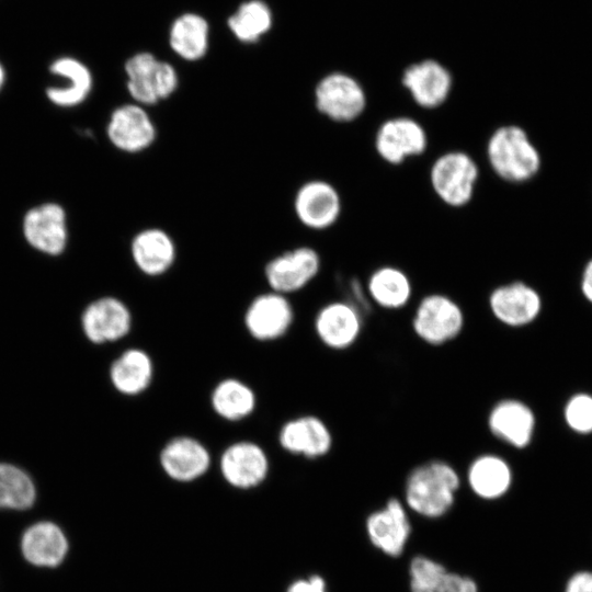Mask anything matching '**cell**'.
Masks as SVG:
<instances>
[{
	"instance_id": "15",
	"label": "cell",
	"mask_w": 592,
	"mask_h": 592,
	"mask_svg": "<svg viewBox=\"0 0 592 592\" xmlns=\"http://www.w3.org/2000/svg\"><path fill=\"white\" fill-rule=\"evenodd\" d=\"M362 325V311L351 301H331L315 318L317 337L332 350L352 346L361 334Z\"/></svg>"
},
{
	"instance_id": "28",
	"label": "cell",
	"mask_w": 592,
	"mask_h": 592,
	"mask_svg": "<svg viewBox=\"0 0 592 592\" xmlns=\"http://www.w3.org/2000/svg\"><path fill=\"white\" fill-rule=\"evenodd\" d=\"M169 42L172 50L184 60L203 58L208 48L206 20L194 13L179 16L171 26Z\"/></svg>"
},
{
	"instance_id": "10",
	"label": "cell",
	"mask_w": 592,
	"mask_h": 592,
	"mask_svg": "<svg viewBox=\"0 0 592 592\" xmlns=\"http://www.w3.org/2000/svg\"><path fill=\"white\" fill-rule=\"evenodd\" d=\"M106 135L116 149L126 153H140L155 144L158 130L147 107L130 102L112 111Z\"/></svg>"
},
{
	"instance_id": "4",
	"label": "cell",
	"mask_w": 592,
	"mask_h": 592,
	"mask_svg": "<svg viewBox=\"0 0 592 592\" xmlns=\"http://www.w3.org/2000/svg\"><path fill=\"white\" fill-rule=\"evenodd\" d=\"M125 73L133 102L147 109L168 100L179 87L175 68L147 52L133 55L125 64Z\"/></svg>"
},
{
	"instance_id": "22",
	"label": "cell",
	"mask_w": 592,
	"mask_h": 592,
	"mask_svg": "<svg viewBox=\"0 0 592 592\" xmlns=\"http://www.w3.org/2000/svg\"><path fill=\"white\" fill-rule=\"evenodd\" d=\"M366 527L373 545L392 557L402 553L411 530L406 511L397 499H390L384 509L371 514Z\"/></svg>"
},
{
	"instance_id": "18",
	"label": "cell",
	"mask_w": 592,
	"mask_h": 592,
	"mask_svg": "<svg viewBox=\"0 0 592 592\" xmlns=\"http://www.w3.org/2000/svg\"><path fill=\"white\" fill-rule=\"evenodd\" d=\"M177 253L174 239L159 227L144 228L130 241L133 262L147 276L166 274L175 263Z\"/></svg>"
},
{
	"instance_id": "25",
	"label": "cell",
	"mask_w": 592,
	"mask_h": 592,
	"mask_svg": "<svg viewBox=\"0 0 592 592\" xmlns=\"http://www.w3.org/2000/svg\"><path fill=\"white\" fill-rule=\"evenodd\" d=\"M50 71L67 80L62 87L46 90L49 101L61 107L82 103L91 92L93 80L89 68L72 57H60L50 65Z\"/></svg>"
},
{
	"instance_id": "11",
	"label": "cell",
	"mask_w": 592,
	"mask_h": 592,
	"mask_svg": "<svg viewBox=\"0 0 592 592\" xmlns=\"http://www.w3.org/2000/svg\"><path fill=\"white\" fill-rule=\"evenodd\" d=\"M493 317L504 326L525 327L537 319L543 301L539 293L530 284L513 281L497 286L488 297Z\"/></svg>"
},
{
	"instance_id": "32",
	"label": "cell",
	"mask_w": 592,
	"mask_h": 592,
	"mask_svg": "<svg viewBox=\"0 0 592 592\" xmlns=\"http://www.w3.org/2000/svg\"><path fill=\"white\" fill-rule=\"evenodd\" d=\"M446 573L442 565L429 558H413L410 563L411 592H436Z\"/></svg>"
},
{
	"instance_id": "36",
	"label": "cell",
	"mask_w": 592,
	"mask_h": 592,
	"mask_svg": "<svg viewBox=\"0 0 592 592\" xmlns=\"http://www.w3.org/2000/svg\"><path fill=\"white\" fill-rule=\"evenodd\" d=\"M566 592H592V572H578L567 583Z\"/></svg>"
},
{
	"instance_id": "16",
	"label": "cell",
	"mask_w": 592,
	"mask_h": 592,
	"mask_svg": "<svg viewBox=\"0 0 592 592\" xmlns=\"http://www.w3.org/2000/svg\"><path fill=\"white\" fill-rule=\"evenodd\" d=\"M23 234L36 250L50 255L60 254L68 239L64 208L46 203L30 209L23 219Z\"/></svg>"
},
{
	"instance_id": "21",
	"label": "cell",
	"mask_w": 592,
	"mask_h": 592,
	"mask_svg": "<svg viewBox=\"0 0 592 592\" xmlns=\"http://www.w3.org/2000/svg\"><path fill=\"white\" fill-rule=\"evenodd\" d=\"M160 465L164 473L178 481H192L203 476L209 465L208 449L191 436H177L166 443L160 452Z\"/></svg>"
},
{
	"instance_id": "31",
	"label": "cell",
	"mask_w": 592,
	"mask_h": 592,
	"mask_svg": "<svg viewBox=\"0 0 592 592\" xmlns=\"http://www.w3.org/2000/svg\"><path fill=\"white\" fill-rule=\"evenodd\" d=\"M35 487L22 469L0 464V509L25 510L35 501Z\"/></svg>"
},
{
	"instance_id": "2",
	"label": "cell",
	"mask_w": 592,
	"mask_h": 592,
	"mask_svg": "<svg viewBox=\"0 0 592 592\" xmlns=\"http://www.w3.org/2000/svg\"><path fill=\"white\" fill-rule=\"evenodd\" d=\"M460 480L448 463L431 460L410 473L406 481V501L417 513L439 517L453 505Z\"/></svg>"
},
{
	"instance_id": "26",
	"label": "cell",
	"mask_w": 592,
	"mask_h": 592,
	"mask_svg": "<svg viewBox=\"0 0 592 592\" xmlns=\"http://www.w3.org/2000/svg\"><path fill=\"white\" fill-rule=\"evenodd\" d=\"M467 480L478 497L492 500L502 497L512 482L509 463L496 454H482L468 467Z\"/></svg>"
},
{
	"instance_id": "3",
	"label": "cell",
	"mask_w": 592,
	"mask_h": 592,
	"mask_svg": "<svg viewBox=\"0 0 592 592\" xmlns=\"http://www.w3.org/2000/svg\"><path fill=\"white\" fill-rule=\"evenodd\" d=\"M480 169L465 150L452 149L439 155L429 169V182L434 195L446 206L462 208L474 198Z\"/></svg>"
},
{
	"instance_id": "1",
	"label": "cell",
	"mask_w": 592,
	"mask_h": 592,
	"mask_svg": "<svg viewBox=\"0 0 592 592\" xmlns=\"http://www.w3.org/2000/svg\"><path fill=\"white\" fill-rule=\"evenodd\" d=\"M485 152L490 170L506 183L528 182L542 168L538 148L517 124H503L494 128L487 138Z\"/></svg>"
},
{
	"instance_id": "5",
	"label": "cell",
	"mask_w": 592,
	"mask_h": 592,
	"mask_svg": "<svg viewBox=\"0 0 592 592\" xmlns=\"http://www.w3.org/2000/svg\"><path fill=\"white\" fill-rule=\"evenodd\" d=\"M314 103L316 110L329 121L350 124L364 114L368 101L366 91L354 77L335 71L317 82Z\"/></svg>"
},
{
	"instance_id": "27",
	"label": "cell",
	"mask_w": 592,
	"mask_h": 592,
	"mask_svg": "<svg viewBox=\"0 0 592 592\" xmlns=\"http://www.w3.org/2000/svg\"><path fill=\"white\" fill-rule=\"evenodd\" d=\"M151 357L140 349L123 352L112 364L110 377L113 386L126 396L144 392L152 382Z\"/></svg>"
},
{
	"instance_id": "20",
	"label": "cell",
	"mask_w": 592,
	"mask_h": 592,
	"mask_svg": "<svg viewBox=\"0 0 592 592\" xmlns=\"http://www.w3.org/2000/svg\"><path fill=\"white\" fill-rule=\"evenodd\" d=\"M283 449L307 458H318L332 447V434L328 425L316 415H303L287 421L278 433Z\"/></svg>"
},
{
	"instance_id": "7",
	"label": "cell",
	"mask_w": 592,
	"mask_h": 592,
	"mask_svg": "<svg viewBox=\"0 0 592 592\" xmlns=\"http://www.w3.org/2000/svg\"><path fill=\"white\" fill-rule=\"evenodd\" d=\"M465 323L460 306L441 293L425 295L417 305L412 329L418 338L430 345H443L456 339Z\"/></svg>"
},
{
	"instance_id": "19",
	"label": "cell",
	"mask_w": 592,
	"mask_h": 592,
	"mask_svg": "<svg viewBox=\"0 0 592 592\" xmlns=\"http://www.w3.org/2000/svg\"><path fill=\"white\" fill-rule=\"evenodd\" d=\"M82 328L93 343L113 342L129 332L132 314L122 300L103 297L87 307L82 316Z\"/></svg>"
},
{
	"instance_id": "30",
	"label": "cell",
	"mask_w": 592,
	"mask_h": 592,
	"mask_svg": "<svg viewBox=\"0 0 592 592\" xmlns=\"http://www.w3.org/2000/svg\"><path fill=\"white\" fill-rule=\"evenodd\" d=\"M271 24V11L259 0L242 3L228 20L232 34L243 43L260 39L270 30Z\"/></svg>"
},
{
	"instance_id": "37",
	"label": "cell",
	"mask_w": 592,
	"mask_h": 592,
	"mask_svg": "<svg viewBox=\"0 0 592 592\" xmlns=\"http://www.w3.org/2000/svg\"><path fill=\"white\" fill-rule=\"evenodd\" d=\"M580 289L583 297L592 304V258L583 266Z\"/></svg>"
},
{
	"instance_id": "34",
	"label": "cell",
	"mask_w": 592,
	"mask_h": 592,
	"mask_svg": "<svg viewBox=\"0 0 592 592\" xmlns=\"http://www.w3.org/2000/svg\"><path fill=\"white\" fill-rule=\"evenodd\" d=\"M436 592H478V590L471 579L447 572Z\"/></svg>"
},
{
	"instance_id": "14",
	"label": "cell",
	"mask_w": 592,
	"mask_h": 592,
	"mask_svg": "<svg viewBox=\"0 0 592 592\" xmlns=\"http://www.w3.org/2000/svg\"><path fill=\"white\" fill-rule=\"evenodd\" d=\"M487 423L494 437L506 445L522 449L527 447L533 440L536 417L524 401L506 398L491 408Z\"/></svg>"
},
{
	"instance_id": "9",
	"label": "cell",
	"mask_w": 592,
	"mask_h": 592,
	"mask_svg": "<svg viewBox=\"0 0 592 592\" xmlns=\"http://www.w3.org/2000/svg\"><path fill=\"white\" fill-rule=\"evenodd\" d=\"M321 258L309 246H299L272 258L264 267L271 291L288 295L306 287L319 273Z\"/></svg>"
},
{
	"instance_id": "35",
	"label": "cell",
	"mask_w": 592,
	"mask_h": 592,
	"mask_svg": "<svg viewBox=\"0 0 592 592\" xmlns=\"http://www.w3.org/2000/svg\"><path fill=\"white\" fill-rule=\"evenodd\" d=\"M287 592H326V584L321 577L312 576L308 580L294 582Z\"/></svg>"
},
{
	"instance_id": "23",
	"label": "cell",
	"mask_w": 592,
	"mask_h": 592,
	"mask_svg": "<svg viewBox=\"0 0 592 592\" xmlns=\"http://www.w3.org/2000/svg\"><path fill=\"white\" fill-rule=\"evenodd\" d=\"M68 547L65 533L53 522L34 523L21 537L23 557L38 567H57L65 559Z\"/></svg>"
},
{
	"instance_id": "29",
	"label": "cell",
	"mask_w": 592,
	"mask_h": 592,
	"mask_svg": "<svg viewBox=\"0 0 592 592\" xmlns=\"http://www.w3.org/2000/svg\"><path fill=\"white\" fill-rule=\"evenodd\" d=\"M210 403L214 411L227 421H239L255 409L254 391L237 378L219 382L212 391Z\"/></svg>"
},
{
	"instance_id": "33",
	"label": "cell",
	"mask_w": 592,
	"mask_h": 592,
	"mask_svg": "<svg viewBox=\"0 0 592 592\" xmlns=\"http://www.w3.org/2000/svg\"><path fill=\"white\" fill-rule=\"evenodd\" d=\"M563 419L567 426L578 434L592 433V395L577 392L563 407Z\"/></svg>"
},
{
	"instance_id": "38",
	"label": "cell",
	"mask_w": 592,
	"mask_h": 592,
	"mask_svg": "<svg viewBox=\"0 0 592 592\" xmlns=\"http://www.w3.org/2000/svg\"><path fill=\"white\" fill-rule=\"evenodd\" d=\"M4 79H5V72L2 65L0 64V89L2 88L4 83Z\"/></svg>"
},
{
	"instance_id": "12",
	"label": "cell",
	"mask_w": 592,
	"mask_h": 592,
	"mask_svg": "<svg viewBox=\"0 0 592 592\" xmlns=\"http://www.w3.org/2000/svg\"><path fill=\"white\" fill-rule=\"evenodd\" d=\"M401 83L417 106L431 111L447 102L453 88V78L442 64L425 59L407 67Z\"/></svg>"
},
{
	"instance_id": "24",
	"label": "cell",
	"mask_w": 592,
	"mask_h": 592,
	"mask_svg": "<svg viewBox=\"0 0 592 592\" xmlns=\"http://www.w3.org/2000/svg\"><path fill=\"white\" fill-rule=\"evenodd\" d=\"M366 292L377 306L388 310H397L410 301L412 282L402 269L395 265H383L369 274Z\"/></svg>"
},
{
	"instance_id": "13",
	"label": "cell",
	"mask_w": 592,
	"mask_h": 592,
	"mask_svg": "<svg viewBox=\"0 0 592 592\" xmlns=\"http://www.w3.org/2000/svg\"><path fill=\"white\" fill-rule=\"evenodd\" d=\"M294 320V310L286 295L270 291L257 296L248 306L244 325L252 338L272 341L283 337Z\"/></svg>"
},
{
	"instance_id": "17",
	"label": "cell",
	"mask_w": 592,
	"mask_h": 592,
	"mask_svg": "<svg viewBox=\"0 0 592 592\" xmlns=\"http://www.w3.org/2000/svg\"><path fill=\"white\" fill-rule=\"evenodd\" d=\"M269 459L254 442L240 441L229 445L220 456V471L225 480L237 488L260 485L266 477Z\"/></svg>"
},
{
	"instance_id": "8",
	"label": "cell",
	"mask_w": 592,
	"mask_h": 592,
	"mask_svg": "<svg viewBox=\"0 0 592 592\" xmlns=\"http://www.w3.org/2000/svg\"><path fill=\"white\" fill-rule=\"evenodd\" d=\"M293 208L298 221L307 229L323 231L333 227L343 209L339 190L325 179H311L296 191Z\"/></svg>"
},
{
	"instance_id": "6",
	"label": "cell",
	"mask_w": 592,
	"mask_h": 592,
	"mask_svg": "<svg viewBox=\"0 0 592 592\" xmlns=\"http://www.w3.org/2000/svg\"><path fill=\"white\" fill-rule=\"evenodd\" d=\"M373 146L384 162L396 167L422 156L429 147V135L414 117L397 115L378 125Z\"/></svg>"
}]
</instances>
